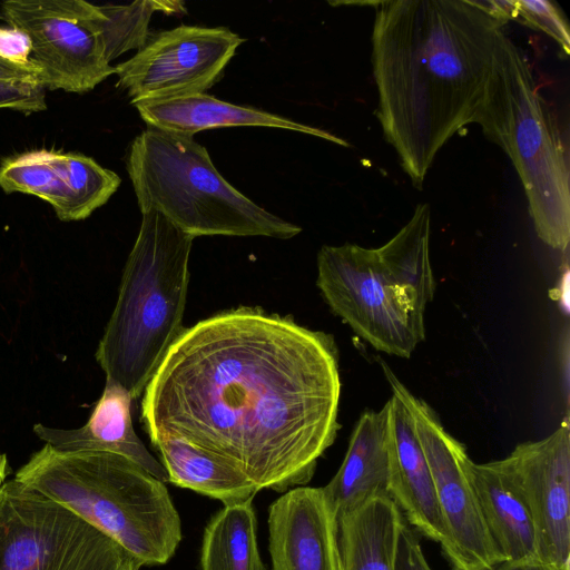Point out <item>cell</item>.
<instances>
[{
	"label": "cell",
	"instance_id": "obj_1",
	"mask_svg": "<svg viewBox=\"0 0 570 570\" xmlns=\"http://www.w3.org/2000/svg\"><path fill=\"white\" fill-rule=\"evenodd\" d=\"M341 379L333 337L240 306L185 328L142 393L149 436L177 435L259 490L306 485L334 443Z\"/></svg>",
	"mask_w": 570,
	"mask_h": 570
},
{
	"label": "cell",
	"instance_id": "obj_2",
	"mask_svg": "<svg viewBox=\"0 0 570 570\" xmlns=\"http://www.w3.org/2000/svg\"><path fill=\"white\" fill-rule=\"evenodd\" d=\"M376 118L421 188L440 149L483 105L505 20L480 0L375 1Z\"/></svg>",
	"mask_w": 570,
	"mask_h": 570
},
{
	"label": "cell",
	"instance_id": "obj_3",
	"mask_svg": "<svg viewBox=\"0 0 570 570\" xmlns=\"http://www.w3.org/2000/svg\"><path fill=\"white\" fill-rule=\"evenodd\" d=\"M431 207L417 204L384 245H324L316 285L331 308L373 348L409 358L425 338L436 283L430 255Z\"/></svg>",
	"mask_w": 570,
	"mask_h": 570
},
{
	"label": "cell",
	"instance_id": "obj_4",
	"mask_svg": "<svg viewBox=\"0 0 570 570\" xmlns=\"http://www.w3.org/2000/svg\"><path fill=\"white\" fill-rule=\"evenodd\" d=\"M14 479L110 537L141 567L167 563L183 539L165 482L119 454L45 444Z\"/></svg>",
	"mask_w": 570,
	"mask_h": 570
},
{
	"label": "cell",
	"instance_id": "obj_5",
	"mask_svg": "<svg viewBox=\"0 0 570 570\" xmlns=\"http://www.w3.org/2000/svg\"><path fill=\"white\" fill-rule=\"evenodd\" d=\"M141 214L118 299L96 352L106 380L121 385L132 400L141 396L185 330L194 240L159 212Z\"/></svg>",
	"mask_w": 570,
	"mask_h": 570
},
{
	"label": "cell",
	"instance_id": "obj_6",
	"mask_svg": "<svg viewBox=\"0 0 570 570\" xmlns=\"http://www.w3.org/2000/svg\"><path fill=\"white\" fill-rule=\"evenodd\" d=\"M478 124L508 155L522 183L538 237L564 252L570 242L569 155L522 49L505 33Z\"/></svg>",
	"mask_w": 570,
	"mask_h": 570
},
{
	"label": "cell",
	"instance_id": "obj_7",
	"mask_svg": "<svg viewBox=\"0 0 570 570\" xmlns=\"http://www.w3.org/2000/svg\"><path fill=\"white\" fill-rule=\"evenodd\" d=\"M126 164L140 212L155 209L194 238L288 239L302 232L230 185L191 136L149 127L132 140Z\"/></svg>",
	"mask_w": 570,
	"mask_h": 570
},
{
	"label": "cell",
	"instance_id": "obj_8",
	"mask_svg": "<svg viewBox=\"0 0 570 570\" xmlns=\"http://www.w3.org/2000/svg\"><path fill=\"white\" fill-rule=\"evenodd\" d=\"M134 561L62 504L16 479L0 487V570H122Z\"/></svg>",
	"mask_w": 570,
	"mask_h": 570
},
{
	"label": "cell",
	"instance_id": "obj_9",
	"mask_svg": "<svg viewBox=\"0 0 570 570\" xmlns=\"http://www.w3.org/2000/svg\"><path fill=\"white\" fill-rule=\"evenodd\" d=\"M393 393L406 404L426 456L444 528L440 543L451 570H493L503 559L487 530L468 473L465 446L442 425L436 413L414 396L381 361Z\"/></svg>",
	"mask_w": 570,
	"mask_h": 570
},
{
	"label": "cell",
	"instance_id": "obj_10",
	"mask_svg": "<svg viewBox=\"0 0 570 570\" xmlns=\"http://www.w3.org/2000/svg\"><path fill=\"white\" fill-rule=\"evenodd\" d=\"M0 12L31 41L30 63L45 89L83 94L115 67L97 26L99 7L83 0H7Z\"/></svg>",
	"mask_w": 570,
	"mask_h": 570
},
{
	"label": "cell",
	"instance_id": "obj_11",
	"mask_svg": "<svg viewBox=\"0 0 570 570\" xmlns=\"http://www.w3.org/2000/svg\"><path fill=\"white\" fill-rule=\"evenodd\" d=\"M245 41L225 27L179 26L161 31L115 66L130 102L204 94L223 76Z\"/></svg>",
	"mask_w": 570,
	"mask_h": 570
},
{
	"label": "cell",
	"instance_id": "obj_12",
	"mask_svg": "<svg viewBox=\"0 0 570 570\" xmlns=\"http://www.w3.org/2000/svg\"><path fill=\"white\" fill-rule=\"evenodd\" d=\"M525 499L538 538L539 559L570 561V430L564 421L539 441L524 442L504 458Z\"/></svg>",
	"mask_w": 570,
	"mask_h": 570
},
{
	"label": "cell",
	"instance_id": "obj_13",
	"mask_svg": "<svg viewBox=\"0 0 570 570\" xmlns=\"http://www.w3.org/2000/svg\"><path fill=\"white\" fill-rule=\"evenodd\" d=\"M121 183L94 158L53 149L29 150L0 166V187L46 200L62 222L82 220L105 205Z\"/></svg>",
	"mask_w": 570,
	"mask_h": 570
},
{
	"label": "cell",
	"instance_id": "obj_14",
	"mask_svg": "<svg viewBox=\"0 0 570 570\" xmlns=\"http://www.w3.org/2000/svg\"><path fill=\"white\" fill-rule=\"evenodd\" d=\"M271 570H340L336 511L323 488L296 487L268 508Z\"/></svg>",
	"mask_w": 570,
	"mask_h": 570
},
{
	"label": "cell",
	"instance_id": "obj_15",
	"mask_svg": "<svg viewBox=\"0 0 570 570\" xmlns=\"http://www.w3.org/2000/svg\"><path fill=\"white\" fill-rule=\"evenodd\" d=\"M389 407L390 497L414 530L441 543L444 528L432 473L403 400L392 392Z\"/></svg>",
	"mask_w": 570,
	"mask_h": 570
},
{
	"label": "cell",
	"instance_id": "obj_16",
	"mask_svg": "<svg viewBox=\"0 0 570 570\" xmlns=\"http://www.w3.org/2000/svg\"><path fill=\"white\" fill-rule=\"evenodd\" d=\"M131 396L118 383L106 380L104 392L87 423L72 430L37 423L35 434L59 451H101L125 456L156 479L168 482L163 464L147 450L134 430Z\"/></svg>",
	"mask_w": 570,
	"mask_h": 570
},
{
	"label": "cell",
	"instance_id": "obj_17",
	"mask_svg": "<svg viewBox=\"0 0 570 570\" xmlns=\"http://www.w3.org/2000/svg\"><path fill=\"white\" fill-rule=\"evenodd\" d=\"M150 127L167 132L194 136L198 131L223 127H271L298 131L347 147L348 144L316 127L261 109L223 101L208 94L131 104Z\"/></svg>",
	"mask_w": 570,
	"mask_h": 570
},
{
	"label": "cell",
	"instance_id": "obj_18",
	"mask_svg": "<svg viewBox=\"0 0 570 570\" xmlns=\"http://www.w3.org/2000/svg\"><path fill=\"white\" fill-rule=\"evenodd\" d=\"M468 473L487 530L503 561L539 559L531 512L505 459L475 463Z\"/></svg>",
	"mask_w": 570,
	"mask_h": 570
},
{
	"label": "cell",
	"instance_id": "obj_19",
	"mask_svg": "<svg viewBox=\"0 0 570 570\" xmlns=\"http://www.w3.org/2000/svg\"><path fill=\"white\" fill-rule=\"evenodd\" d=\"M389 407L364 411L350 438L345 458L322 487L336 515L379 497H390Z\"/></svg>",
	"mask_w": 570,
	"mask_h": 570
},
{
	"label": "cell",
	"instance_id": "obj_20",
	"mask_svg": "<svg viewBox=\"0 0 570 570\" xmlns=\"http://www.w3.org/2000/svg\"><path fill=\"white\" fill-rule=\"evenodd\" d=\"M336 517L341 570H395L407 521L391 497L374 498Z\"/></svg>",
	"mask_w": 570,
	"mask_h": 570
},
{
	"label": "cell",
	"instance_id": "obj_21",
	"mask_svg": "<svg viewBox=\"0 0 570 570\" xmlns=\"http://www.w3.org/2000/svg\"><path fill=\"white\" fill-rule=\"evenodd\" d=\"M150 442L159 453L168 482L208 497L223 505L254 499L261 490L226 460L177 435L159 433Z\"/></svg>",
	"mask_w": 570,
	"mask_h": 570
},
{
	"label": "cell",
	"instance_id": "obj_22",
	"mask_svg": "<svg viewBox=\"0 0 570 570\" xmlns=\"http://www.w3.org/2000/svg\"><path fill=\"white\" fill-rule=\"evenodd\" d=\"M199 570H267L257 542L253 499L223 505L207 522Z\"/></svg>",
	"mask_w": 570,
	"mask_h": 570
},
{
	"label": "cell",
	"instance_id": "obj_23",
	"mask_svg": "<svg viewBox=\"0 0 570 570\" xmlns=\"http://www.w3.org/2000/svg\"><path fill=\"white\" fill-rule=\"evenodd\" d=\"M98 7L97 26L110 62L129 50H140L147 43L154 13H186L181 1L144 0L125 6Z\"/></svg>",
	"mask_w": 570,
	"mask_h": 570
},
{
	"label": "cell",
	"instance_id": "obj_24",
	"mask_svg": "<svg viewBox=\"0 0 570 570\" xmlns=\"http://www.w3.org/2000/svg\"><path fill=\"white\" fill-rule=\"evenodd\" d=\"M515 19L551 37L568 56L570 53V32L562 10L549 0H514Z\"/></svg>",
	"mask_w": 570,
	"mask_h": 570
},
{
	"label": "cell",
	"instance_id": "obj_25",
	"mask_svg": "<svg viewBox=\"0 0 570 570\" xmlns=\"http://www.w3.org/2000/svg\"><path fill=\"white\" fill-rule=\"evenodd\" d=\"M46 89L31 81H0V109L24 114L45 110Z\"/></svg>",
	"mask_w": 570,
	"mask_h": 570
},
{
	"label": "cell",
	"instance_id": "obj_26",
	"mask_svg": "<svg viewBox=\"0 0 570 570\" xmlns=\"http://www.w3.org/2000/svg\"><path fill=\"white\" fill-rule=\"evenodd\" d=\"M395 570H432L423 553L419 533L407 522L401 532Z\"/></svg>",
	"mask_w": 570,
	"mask_h": 570
},
{
	"label": "cell",
	"instance_id": "obj_27",
	"mask_svg": "<svg viewBox=\"0 0 570 570\" xmlns=\"http://www.w3.org/2000/svg\"><path fill=\"white\" fill-rule=\"evenodd\" d=\"M30 52L31 41L23 31L11 27H0V58L33 67L29 61Z\"/></svg>",
	"mask_w": 570,
	"mask_h": 570
},
{
	"label": "cell",
	"instance_id": "obj_28",
	"mask_svg": "<svg viewBox=\"0 0 570 570\" xmlns=\"http://www.w3.org/2000/svg\"><path fill=\"white\" fill-rule=\"evenodd\" d=\"M0 81L38 82V71L33 67L22 66L0 58Z\"/></svg>",
	"mask_w": 570,
	"mask_h": 570
},
{
	"label": "cell",
	"instance_id": "obj_29",
	"mask_svg": "<svg viewBox=\"0 0 570 570\" xmlns=\"http://www.w3.org/2000/svg\"><path fill=\"white\" fill-rule=\"evenodd\" d=\"M493 570H569V564L557 566L540 559H523L517 561H503Z\"/></svg>",
	"mask_w": 570,
	"mask_h": 570
},
{
	"label": "cell",
	"instance_id": "obj_30",
	"mask_svg": "<svg viewBox=\"0 0 570 570\" xmlns=\"http://www.w3.org/2000/svg\"><path fill=\"white\" fill-rule=\"evenodd\" d=\"M9 471L7 456L0 453V487L6 482Z\"/></svg>",
	"mask_w": 570,
	"mask_h": 570
},
{
	"label": "cell",
	"instance_id": "obj_31",
	"mask_svg": "<svg viewBox=\"0 0 570 570\" xmlns=\"http://www.w3.org/2000/svg\"><path fill=\"white\" fill-rule=\"evenodd\" d=\"M140 564L136 561L129 563L126 568H124L122 570H139L140 569Z\"/></svg>",
	"mask_w": 570,
	"mask_h": 570
},
{
	"label": "cell",
	"instance_id": "obj_32",
	"mask_svg": "<svg viewBox=\"0 0 570 570\" xmlns=\"http://www.w3.org/2000/svg\"><path fill=\"white\" fill-rule=\"evenodd\" d=\"M0 20H3L1 12H0Z\"/></svg>",
	"mask_w": 570,
	"mask_h": 570
},
{
	"label": "cell",
	"instance_id": "obj_33",
	"mask_svg": "<svg viewBox=\"0 0 570 570\" xmlns=\"http://www.w3.org/2000/svg\"><path fill=\"white\" fill-rule=\"evenodd\" d=\"M340 570H341V567H340Z\"/></svg>",
	"mask_w": 570,
	"mask_h": 570
}]
</instances>
